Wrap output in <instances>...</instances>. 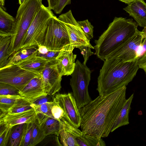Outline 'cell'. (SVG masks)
Segmentation results:
<instances>
[{
	"mask_svg": "<svg viewBox=\"0 0 146 146\" xmlns=\"http://www.w3.org/2000/svg\"><path fill=\"white\" fill-rule=\"evenodd\" d=\"M59 132V139L62 145L64 146H79L75 138L64 127L61 121Z\"/></svg>",
	"mask_w": 146,
	"mask_h": 146,
	"instance_id": "26",
	"label": "cell"
},
{
	"mask_svg": "<svg viewBox=\"0 0 146 146\" xmlns=\"http://www.w3.org/2000/svg\"><path fill=\"white\" fill-rule=\"evenodd\" d=\"M54 99V96L47 94L41 96L35 99L30 101L35 106L40 105L46 103L53 102Z\"/></svg>",
	"mask_w": 146,
	"mask_h": 146,
	"instance_id": "36",
	"label": "cell"
},
{
	"mask_svg": "<svg viewBox=\"0 0 146 146\" xmlns=\"http://www.w3.org/2000/svg\"><path fill=\"white\" fill-rule=\"evenodd\" d=\"M58 0H47L48 3V7L50 10H53Z\"/></svg>",
	"mask_w": 146,
	"mask_h": 146,
	"instance_id": "41",
	"label": "cell"
},
{
	"mask_svg": "<svg viewBox=\"0 0 146 146\" xmlns=\"http://www.w3.org/2000/svg\"><path fill=\"white\" fill-rule=\"evenodd\" d=\"M123 9L134 18L139 26L146 27V3L143 0H134Z\"/></svg>",
	"mask_w": 146,
	"mask_h": 146,
	"instance_id": "17",
	"label": "cell"
},
{
	"mask_svg": "<svg viewBox=\"0 0 146 146\" xmlns=\"http://www.w3.org/2000/svg\"><path fill=\"white\" fill-rule=\"evenodd\" d=\"M66 129L75 138L79 146H105L104 141L97 138L84 134L82 131L64 118L61 119Z\"/></svg>",
	"mask_w": 146,
	"mask_h": 146,
	"instance_id": "14",
	"label": "cell"
},
{
	"mask_svg": "<svg viewBox=\"0 0 146 146\" xmlns=\"http://www.w3.org/2000/svg\"><path fill=\"white\" fill-rule=\"evenodd\" d=\"M35 105L27 98L22 96L17 99L8 110L9 114H14L35 110Z\"/></svg>",
	"mask_w": 146,
	"mask_h": 146,
	"instance_id": "24",
	"label": "cell"
},
{
	"mask_svg": "<svg viewBox=\"0 0 146 146\" xmlns=\"http://www.w3.org/2000/svg\"><path fill=\"white\" fill-rule=\"evenodd\" d=\"M137 63L139 68L146 67V56H142L139 57Z\"/></svg>",
	"mask_w": 146,
	"mask_h": 146,
	"instance_id": "39",
	"label": "cell"
},
{
	"mask_svg": "<svg viewBox=\"0 0 146 146\" xmlns=\"http://www.w3.org/2000/svg\"><path fill=\"white\" fill-rule=\"evenodd\" d=\"M39 74L23 69L17 64H9L0 68V82L12 85L19 90Z\"/></svg>",
	"mask_w": 146,
	"mask_h": 146,
	"instance_id": "8",
	"label": "cell"
},
{
	"mask_svg": "<svg viewBox=\"0 0 146 146\" xmlns=\"http://www.w3.org/2000/svg\"><path fill=\"white\" fill-rule=\"evenodd\" d=\"M145 51H146V38H144L139 48V57H140L142 54H143Z\"/></svg>",
	"mask_w": 146,
	"mask_h": 146,
	"instance_id": "40",
	"label": "cell"
},
{
	"mask_svg": "<svg viewBox=\"0 0 146 146\" xmlns=\"http://www.w3.org/2000/svg\"><path fill=\"white\" fill-rule=\"evenodd\" d=\"M145 72V75H146V72Z\"/></svg>",
	"mask_w": 146,
	"mask_h": 146,
	"instance_id": "48",
	"label": "cell"
},
{
	"mask_svg": "<svg viewBox=\"0 0 146 146\" xmlns=\"http://www.w3.org/2000/svg\"><path fill=\"white\" fill-rule=\"evenodd\" d=\"M3 125V128L0 129V146H7L9 141L12 128L6 127Z\"/></svg>",
	"mask_w": 146,
	"mask_h": 146,
	"instance_id": "33",
	"label": "cell"
},
{
	"mask_svg": "<svg viewBox=\"0 0 146 146\" xmlns=\"http://www.w3.org/2000/svg\"><path fill=\"white\" fill-rule=\"evenodd\" d=\"M15 21V19L0 7V36H11Z\"/></svg>",
	"mask_w": 146,
	"mask_h": 146,
	"instance_id": "19",
	"label": "cell"
},
{
	"mask_svg": "<svg viewBox=\"0 0 146 146\" xmlns=\"http://www.w3.org/2000/svg\"><path fill=\"white\" fill-rule=\"evenodd\" d=\"M27 124L23 123L16 125L13 129L9 141L10 146H19L23 135L27 129Z\"/></svg>",
	"mask_w": 146,
	"mask_h": 146,
	"instance_id": "25",
	"label": "cell"
},
{
	"mask_svg": "<svg viewBox=\"0 0 146 146\" xmlns=\"http://www.w3.org/2000/svg\"><path fill=\"white\" fill-rule=\"evenodd\" d=\"M78 48L80 50L81 53L84 57V61L83 64L86 65L89 56L95 53L92 51L91 49V48L88 46H82L79 47Z\"/></svg>",
	"mask_w": 146,
	"mask_h": 146,
	"instance_id": "37",
	"label": "cell"
},
{
	"mask_svg": "<svg viewBox=\"0 0 146 146\" xmlns=\"http://www.w3.org/2000/svg\"><path fill=\"white\" fill-rule=\"evenodd\" d=\"M48 61L36 55L29 57L17 64L23 69L40 74Z\"/></svg>",
	"mask_w": 146,
	"mask_h": 146,
	"instance_id": "18",
	"label": "cell"
},
{
	"mask_svg": "<svg viewBox=\"0 0 146 146\" xmlns=\"http://www.w3.org/2000/svg\"><path fill=\"white\" fill-rule=\"evenodd\" d=\"M139 58L127 62L119 59L105 60L97 80L96 90L99 95L110 94L131 82L139 68L137 63Z\"/></svg>",
	"mask_w": 146,
	"mask_h": 146,
	"instance_id": "2",
	"label": "cell"
},
{
	"mask_svg": "<svg viewBox=\"0 0 146 146\" xmlns=\"http://www.w3.org/2000/svg\"><path fill=\"white\" fill-rule=\"evenodd\" d=\"M54 15L51 10L43 5L30 26L18 50L27 46L42 45L45 36L47 22Z\"/></svg>",
	"mask_w": 146,
	"mask_h": 146,
	"instance_id": "7",
	"label": "cell"
},
{
	"mask_svg": "<svg viewBox=\"0 0 146 146\" xmlns=\"http://www.w3.org/2000/svg\"><path fill=\"white\" fill-rule=\"evenodd\" d=\"M38 48V46L33 45L21 48L10 55L7 65L17 64L29 57L37 55Z\"/></svg>",
	"mask_w": 146,
	"mask_h": 146,
	"instance_id": "20",
	"label": "cell"
},
{
	"mask_svg": "<svg viewBox=\"0 0 146 146\" xmlns=\"http://www.w3.org/2000/svg\"><path fill=\"white\" fill-rule=\"evenodd\" d=\"M76 55L72 51L65 49L60 51L56 58L58 69L62 76L72 75L75 68Z\"/></svg>",
	"mask_w": 146,
	"mask_h": 146,
	"instance_id": "15",
	"label": "cell"
},
{
	"mask_svg": "<svg viewBox=\"0 0 146 146\" xmlns=\"http://www.w3.org/2000/svg\"><path fill=\"white\" fill-rule=\"evenodd\" d=\"M11 37V36H0V68L8 64Z\"/></svg>",
	"mask_w": 146,
	"mask_h": 146,
	"instance_id": "23",
	"label": "cell"
},
{
	"mask_svg": "<svg viewBox=\"0 0 146 146\" xmlns=\"http://www.w3.org/2000/svg\"><path fill=\"white\" fill-rule=\"evenodd\" d=\"M53 102L35 106V110L36 113V120L38 123L48 117L54 118L51 112Z\"/></svg>",
	"mask_w": 146,
	"mask_h": 146,
	"instance_id": "27",
	"label": "cell"
},
{
	"mask_svg": "<svg viewBox=\"0 0 146 146\" xmlns=\"http://www.w3.org/2000/svg\"><path fill=\"white\" fill-rule=\"evenodd\" d=\"M76 63L70 84L72 95L80 109L92 100L88 90L91 71L86 65L81 63L78 60Z\"/></svg>",
	"mask_w": 146,
	"mask_h": 146,
	"instance_id": "5",
	"label": "cell"
},
{
	"mask_svg": "<svg viewBox=\"0 0 146 146\" xmlns=\"http://www.w3.org/2000/svg\"><path fill=\"white\" fill-rule=\"evenodd\" d=\"M4 5V0H0V6L2 7Z\"/></svg>",
	"mask_w": 146,
	"mask_h": 146,
	"instance_id": "45",
	"label": "cell"
},
{
	"mask_svg": "<svg viewBox=\"0 0 146 146\" xmlns=\"http://www.w3.org/2000/svg\"><path fill=\"white\" fill-rule=\"evenodd\" d=\"M33 129L30 146H33L41 142L46 136L40 129L36 120L33 123Z\"/></svg>",
	"mask_w": 146,
	"mask_h": 146,
	"instance_id": "29",
	"label": "cell"
},
{
	"mask_svg": "<svg viewBox=\"0 0 146 146\" xmlns=\"http://www.w3.org/2000/svg\"><path fill=\"white\" fill-rule=\"evenodd\" d=\"M43 5L42 0H27L17 12L9 46L10 55L17 50L38 12Z\"/></svg>",
	"mask_w": 146,
	"mask_h": 146,
	"instance_id": "4",
	"label": "cell"
},
{
	"mask_svg": "<svg viewBox=\"0 0 146 146\" xmlns=\"http://www.w3.org/2000/svg\"><path fill=\"white\" fill-rule=\"evenodd\" d=\"M60 52L49 50L45 46L40 45L38 46L37 56L49 61L55 59Z\"/></svg>",
	"mask_w": 146,
	"mask_h": 146,
	"instance_id": "30",
	"label": "cell"
},
{
	"mask_svg": "<svg viewBox=\"0 0 146 146\" xmlns=\"http://www.w3.org/2000/svg\"><path fill=\"white\" fill-rule=\"evenodd\" d=\"M27 0H19V3L20 5H22Z\"/></svg>",
	"mask_w": 146,
	"mask_h": 146,
	"instance_id": "44",
	"label": "cell"
},
{
	"mask_svg": "<svg viewBox=\"0 0 146 146\" xmlns=\"http://www.w3.org/2000/svg\"><path fill=\"white\" fill-rule=\"evenodd\" d=\"M138 25L132 19L115 17L107 29L95 40V54L104 61L123 42L140 33Z\"/></svg>",
	"mask_w": 146,
	"mask_h": 146,
	"instance_id": "3",
	"label": "cell"
},
{
	"mask_svg": "<svg viewBox=\"0 0 146 146\" xmlns=\"http://www.w3.org/2000/svg\"><path fill=\"white\" fill-rule=\"evenodd\" d=\"M71 0H58L53 10L57 14H60L64 8L67 5L71 4Z\"/></svg>",
	"mask_w": 146,
	"mask_h": 146,
	"instance_id": "38",
	"label": "cell"
},
{
	"mask_svg": "<svg viewBox=\"0 0 146 146\" xmlns=\"http://www.w3.org/2000/svg\"><path fill=\"white\" fill-rule=\"evenodd\" d=\"M142 56H146V51L143 53Z\"/></svg>",
	"mask_w": 146,
	"mask_h": 146,
	"instance_id": "46",
	"label": "cell"
},
{
	"mask_svg": "<svg viewBox=\"0 0 146 146\" xmlns=\"http://www.w3.org/2000/svg\"><path fill=\"white\" fill-rule=\"evenodd\" d=\"M20 95L19 91L10 84L0 82V95Z\"/></svg>",
	"mask_w": 146,
	"mask_h": 146,
	"instance_id": "31",
	"label": "cell"
},
{
	"mask_svg": "<svg viewBox=\"0 0 146 146\" xmlns=\"http://www.w3.org/2000/svg\"><path fill=\"white\" fill-rule=\"evenodd\" d=\"M33 123L27 124V129L23 135L19 146H30Z\"/></svg>",
	"mask_w": 146,
	"mask_h": 146,
	"instance_id": "34",
	"label": "cell"
},
{
	"mask_svg": "<svg viewBox=\"0 0 146 146\" xmlns=\"http://www.w3.org/2000/svg\"><path fill=\"white\" fill-rule=\"evenodd\" d=\"M119 1H121L122 2L125 3L126 4H129L132 1L134 0H119Z\"/></svg>",
	"mask_w": 146,
	"mask_h": 146,
	"instance_id": "43",
	"label": "cell"
},
{
	"mask_svg": "<svg viewBox=\"0 0 146 146\" xmlns=\"http://www.w3.org/2000/svg\"><path fill=\"white\" fill-rule=\"evenodd\" d=\"M54 100L63 110L65 120L76 127H79L81 122L80 114L72 93L57 94Z\"/></svg>",
	"mask_w": 146,
	"mask_h": 146,
	"instance_id": "12",
	"label": "cell"
},
{
	"mask_svg": "<svg viewBox=\"0 0 146 146\" xmlns=\"http://www.w3.org/2000/svg\"><path fill=\"white\" fill-rule=\"evenodd\" d=\"M78 23L89 40L93 38L94 27L88 19L78 21Z\"/></svg>",
	"mask_w": 146,
	"mask_h": 146,
	"instance_id": "32",
	"label": "cell"
},
{
	"mask_svg": "<svg viewBox=\"0 0 146 146\" xmlns=\"http://www.w3.org/2000/svg\"><path fill=\"white\" fill-rule=\"evenodd\" d=\"M124 86L104 96L100 95L79 109L83 134L98 139L107 137L126 101Z\"/></svg>",
	"mask_w": 146,
	"mask_h": 146,
	"instance_id": "1",
	"label": "cell"
},
{
	"mask_svg": "<svg viewBox=\"0 0 146 146\" xmlns=\"http://www.w3.org/2000/svg\"><path fill=\"white\" fill-rule=\"evenodd\" d=\"M40 74L44 91L47 94L54 96L61 88L62 76L58 69L56 59L48 61Z\"/></svg>",
	"mask_w": 146,
	"mask_h": 146,
	"instance_id": "11",
	"label": "cell"
},
{
	"mask_svg": "<svg viewBox=\"0 0 146 146\" xmlns=\"http://www.w3.org/2000/svg\"><path fill=\"white\" fill-rule=\"evenodd\" d=\"M36 120V113L35 110L14 114L2 112L0 114V124L12 127L20 124L33 123Z\"/></svg>",
	"mask_w": 146,
	"mask_h": 146,
	"instance_id": "13",
	"label": "cell"
},
{
	"mask_svg": "<svg viewBox=\"0 0 146 146\" xmlns=\"http://www.w3.org/2000/svg\"><path fill=\"white\" fill-rule=\"evenodd\" d=\"M42 45L48 49L60 51L65 49L73 51L66 27L55 16L50 17L47 24L46 33Z\"/></svg>",
	"mask_w": 146,
	"mask_h": 146,
	"instance_id": "6",
	"label": "cell"
},
{
	"mask_svg": "<svg viewBox=\"0 0 146 146\" xmlns=\"http://www.w3.org/2000/svg\"><path fill=\"white\" fill-rule=\"evenodd\" d=\"M65 26L69 36L71 46L74 49L82 46H87L94 49L86 37L78 21L74 17L71 10L62 14L58 18Z\"/></svg>",
	"mask_w": 146,
	"mask_h": 146,
	"instance_id": "9",
	"label": "cell"
},
{
	"mask_svg": "<svg viewBox=\"0 0 146 146\" xmlns=\"http://www.w3.org/2000/svg\"><path fill=\"white\" fill-rule=\"evenodd\" d=\"M38 124L40 129L46 136L51 134L59 136L60 124V121L48 117Z\"/></svg>",
	"mask_w": 146,
	"mask_h": 146,
	"instance_id": "21",
	"label": "cell"
},
{
	"mask_svg": "<svg viewBox=\"0 0 146 146\" xmlns=\"http://www.w3.org/2000/svg\"><path fill=\"white\" fill-rule=\"evenodd\" d=\"M51 112L54 118L60 121L64 118L65 114L63 109L54 100L51 108Z\"/></svg>",
	"mask_w": 146,
	"mask_h": 146,
	"instance_id": "35",
	"label": "cell"
},
{
	"mask_svg": "<svg viewBox=\"0 0 146 146\" xmlns=\"http://www.w3.org/2000/svg\"><path fill=\"white\" fill-rule=\"evenodd\" d=\"M22 96L10 95H0L1 111L7 113L13 106L17 100Z\"/></svg>",
	"mask_w": 146,
	"mask_h": 146,
	"instance_id": "28",
	"label": "cell"
},
{
	"mask_svg": "<svg viewBox=\"0 0 146 146\" xmlns=\"http://www.w3.org/2000/svg\"><path fill=\"white\" fill-rule=\"evenodd\" d=\"M143 39L141 32L133 36L123 42L105 59H119L125 62L135 60L139 57V48Z\"/></svg>",
	"mask_w": 146,
	"mask_h": 146,
	"instance_id": "10",
	"label": "cell"
},
{
	"mask_svg": "<svg viewBox=\"0 0 146 146\" xmlns=\"http://www.w3.org/2000/svg\"><path fill=\"white\" fill-rule=\"evenodd\" d=\"M19 91L20 96L27 98L30 100L47 94L43 89L42 78L40 74L32 79Z\"/></svg>",
	"mask_w": 146,
	"mask_h": 146,
	"instance_id": "16",
	"label": "cell"
},
{
	"mask_svg": "<svg viewBox=\"0 0 146 146\" xmlns=\"http://www.w3.org/2000/svg\"><path fill=\"white\" fill-rule=\"evenodd\" d=\"M142 69L144 70L145 72H146V67Z\"/></svg>",
	"mask_w": 146,
	"mask_h": 146,
	"instance_id": "47",
	"label": "cell"
},
{
	"mask_svg": "<svg viewBox=\"0 0 146 146\" xmlns=\"http://www.w3.org/2000/svg\"><path fill=\"white\" fill-rule=\"evenodd\" d=\"M141 34L143 38H146V27H144L142 31H141Z\"/></svg>",
	"mask_w": 146,
	"mask_h": 146,
	"instance_id": "42",
	"label": "cell"
},
{
	"mask_svg": "<svg viewBox=\"0 0 146 146\" xmlns=\"http://www.w3.org/2000/svg\"><path fill=\"white\" fill-rule=\"evenodd\" d=\"M132 94L127 100L121 110L112 129L111 132L119 127L129 123V115L131 109V105L133 97Z\"/></svg>",
	"mask_w": 146,
	"mask_h": 146,
	"instance_id": "22",
	"label": "cell"
}]
</instances>
